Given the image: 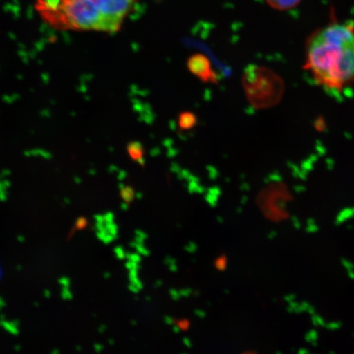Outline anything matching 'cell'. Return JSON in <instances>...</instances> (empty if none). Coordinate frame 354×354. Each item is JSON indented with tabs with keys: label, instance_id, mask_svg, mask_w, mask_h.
Instances as JSON below:
<instances>
[{
	"label": "cell",
	"instance_id": "obj_5",
	"mask_svg": "<svg viewBox=\"0 0 354 354\" xmlns=\"http://www.w3.org/2000/svg\"><path fill=\"white\" fill-rule=\"evenodd\" d=\"M127 152L133 161L143 165L145 152L142 145L138 142H131L127 146Z\"/></svg>",
	"mask_w": 354,
	"mask_h": 354
},
{
	"label": "cell",
	"instance_id": "obj_7",
	"mask_svg": "<svg viewBox=\"0 0 354 354\" xmlns=\"http://www.w3.org/2000/svg\"><path fill=\"white\" fill-rule=\"evenodd\" d=\"M121 196L123 201L125 202L127 205H130L136 197L134 189L130 187H126L122 189Z\"/></svg>",
	"mask_w": 354,
	"mask_h": 354
},
{
	"label": "cell",
	"instance_id": "obj_2",
	"mask_svg": "<svg viewBox=\"0 0 354 354\" xmlns=\"http://www.w3.org/2000/svg\"><path fill=\"white\" fill-rule=\"evenodd\" d=\"M135 0H37L42 19L61 30L116 33Z\"/></svg>",
	"mask_w": 354,
	"mask_h": 354
},
{
	"label": "cell",
	"instance_id": "obj_3",
	"mask_svg": "<svg viewBox=\"0 0 354 354\" xmlns=\"http://www.w3.org/2000/svg\"><path fill=\"white\" fill-rule=\"evenodd\" d=\"M187 65L190 72L203 82H212L216 79L210 62L205 55H194L190 57Z\"/></svg>",
	"mask_w": 354,
	"mask_h": 354
},
{
	"label": "cell",
	"instance_id": "obj_8",
	"mask_svg": "<svg viewBox=\"0 0 354 354\" xmlns=\"http://www.w3.org/2000/svg\"><path fill=\"white\" fill-rule=\"evenodd\" d=\"M227 264L228 260L225 255H221L215 261V268L218 269V271H224V270L227 269Z\"/></svg>",
	"mask_w": 354,
	"mask_h": 354
},
{
	"label": "cell",
	"instance_id": "obj_6",
	"mask_svg": "<svg viewBox=\"0 0 354 354\" xmlns=\"http://www.w3.org/2000/svg\"><path fill=\"white\" fill-rule=\"evenodd\" d=\"M197 118L196 115L189 112H185L180 115L179 126L183 130L192 129L196 125Z\"/></svg>",
	"mask_w": 354,
	"mask_h": 354
},
{
	"label": "cell",
	"instance_id": "obj_9",
	"mask_svg": "<svg viewBox=\"0 0 354 354\" xmlns=\"http://www.w3.org/2000/svg\"><path fill=\"white\" fill-rule=\"evenodd\" d=\"M177 326L181 330H187L189 328V322L185 319L178 320L176 322Z\"/></svg>",
	"mask_w": 354,
	"mask_h": 354
},
{
	"label": "cell",
	"instance_id": "obj_1",
	"mask_svg": "<svg viewBox=\"0 0 354 354\" xmlns=\"http://www.w3.org/2000/svg\"><path fill=\"white\" fill-rule=\"evenodd\" d=\"M305 68L326 91L340 93L354 81V28L348 24L324 26L309 38Z\"/></svg>",
	"mask_w": 354,
	"mask_h": 354
},
{
	"label": "cell",
	"instance_id": "obj_4",
	"mask_svg": "<svg viewBox=\"0 0 354 354\" xmlns=\"http://www.w3.org/2000/svg\"><path fill=\"white\" fill-rule=\"evenodd\" d=\"M270 7L277 10L286 11L297 7L301 0H266Z\"/></svg>",
	"mask_w": 354,
	"mask_h": 354
}]
</instances>
